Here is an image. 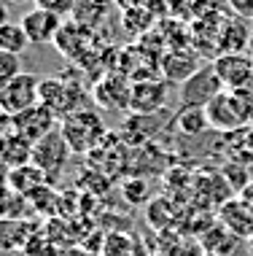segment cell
I'll return each instance as SVG.
<instances>
[{
  "instance_id": "obj_21",
  "label": "cell",
  "mask_w": 253,
  "mask_h": 256,
  "mask_svg": "<svg viewBox=\"0 0 253 256\" xmlns=\"http://www.w3.org/2000/svg\"><path fill=\"white\" fill-rule=\"evenodd\" d=\"M121 194H124V200H127L129 205L140 208V205L151 202V186H148L146 178L132 176V178H127V181H124V189H121Z\"/></svg>"
},
{
  "instance_id": "obj_15",
  "label": "cell",
  "mask_w": 253,
  "mask_h": 256,
  "mask_svg": "<svg viewBox=\"0 0 253 256\" xmlns=\"http://www.w3.org/2000/svg\"><path fill=\"white\" fill-rule=\"evenodd\" d=\"M251 24L243 16H229L224 27L218 30V54H229V52H245L251 49Z\"/></svg>"
},
{
  "instance_id": "obj_5",
  "label": "cell",
  "mask_w": 253,
  "mask_h": 256,
  "mask_svg": "<svg viewBox=\"0 0 253 256\" xmlns=\"http://www.w3.org/2000/svg\"><path fill=\"white\" fill-rule=\"evenodd\" d=\"M40 102V78L32 73H19L13 81H8L0 89V114L5 119L22 114V110L32 108Z\"/></svg>"
},
{
  "instance_id": "obj_18",
  "label": "cell",
  "mask_w": 253,
  "mask_h": 256,
  "mask_svg": "<svg viewBox=\"0 0 253 256\" xmlns=\"http://www.w3.org/2000/svg\"><path fill=\"white\" fill-rule=\"evenodd\" d=\"M49 184L46 181V176L40 172L32 162H27L22 164V168H13L8 172V189L11 192H16V194H30L32 197V192H38V189H43V186ZM51 186V184H49Z\"/></svg>"
},
{
  "instance_id": "obj_9",
  "label": "cell",
  "mask_w": 253,
  "mask_h": 256,
  "mask_svg": "<svg viewBox=\"0 0 253 256\" xmlns=\"http://www.w3.org/2000/svg\"><path fill=\"white\" fill-rule=\"evenodd\" d=\"M156 68H159V76L167 84L183 86L202 68V54L197 49H189V46L186 49H167L162 52V60Z\"/></svg>"
},
{
  "instance_id": "obj_6",
  "label": "cell",
  "mask_w": 253,
  "mask_h": 256,
  "mask_svg": "<svg viewBox=\"0 0 253 256\" xmlns=\"http://www.w3.org/2000/svg\"><path fill=\"white\" fill-rule=\"evenodd\" d=\"M173 122V116L159 110V114H129L124 122H121L119 138L124 140L127 148H138L146 146V143H154L156 138L165 132V127Z\"/></svg>"
},
{
  "instance_id": "obj_1",
  "label": "cell",
  "mask_w": 253,
  "mask_h": 256,
  "mask_svg": "<svg viewBox=\"0 0 253 256\" xmlns=\"http://www.w3.org/2000/svg\"><path fill=\"white\" fill-rule=\"evenodd\" d=\"M210 119V130L218 132H243L253 122V89L235 92V89H221L213 100L205 106Z\"/></svg>"
},
{
  "instance_id": "obj_23",
  "label": "cell",
  "mask_w": 253,
  "mask_h": 256,
  "mask_svg": "<svg viewBox=\"0 0 253 256\" xmlns=\"http://www.w3.org/2000/svg\"><path fill=\"white\" fill-rule=\"evenodd\" d=\"M221 172H224V178L229 181L232 192H243L245 186L251 184V178H248V168H243L240 162H229Z\"/></svg>"
},
{
  "instance_id": "obj_22",
  "label": "cell",
  "mask_w": 253,
  "mask_h": 256,
  "mask_svg": "<svg viewBox=\"0 0 253 256\" xmlns=\"http://www.w3.org/2000/svg\"><path fill=\"white\" fill-rule=\"evenodd\" d=\"M22 73V54L0 52V89Z\"/></svg>"
},
{
  "instance_id": "obj_10",
  "label": "cell",
  "mask_w": 253,
  "mask_h": 256,
  "mask_svg": "<svg viewBox=\"0 0 253 256\" xmlns=\"http://www.w3.org/2000/svg\"><path fill=\"white\" fill-rule=\"evenodd\" d=\"M178 89H181V106H202L205 108L224 89V84H221L213 65H202L186 84Z\"/></svg>"
},
{
  "instance_id": "obj_30",
  "label": "cell",
  "mask_w": 253,
  "mask_h": 256,
  "mask_svg": "<svg viewBox=\"0 0 253 256\" xmlns=\"http://www.w3.org/2000/svg\"><path fill=\"white\" fill-rule=\"evenodd\" d=\"M5 3H24V0H5Z\"/></svg>"
},
{
  "instance_id": "obj_16",
  "label": "cell",
  "mask_w": 253,
  "mask_h": 256,
  "mask_svg": "<svg viewBox=\"0 0 253 256\" xmlns=\"http://www.w3.org/2000/svg\"><path fill=\"white\" fill-rule=\"evenodd\" d=\"M32 240V221L0 216V251H22Z\"/></svg>"
},
{
  "instance_id": "obj_7",
  "label": "cell",
  "mask_w": 253,
  "mask_h": 256,
  "mask_svg": "<svg viewBox=\"0 0 253 256\" xmlns=\"http://www.w3.org/2000/svg\"><path fill=\"white\" fill-rule=\"evenodd\" d=\"M213 68H216L218 78H221L224 89H235V92L253 89V57L248 52L218 54L213 60Z\"/></svg>"
},
{
  "instance_id": "obj_25",
  "label": "cell",
  "mask_w": 253,
  "mask_h": 256,
  "mask_svg": "<svg viewBox=\"0 0 253 256\" xmlns=\"http://www.w3.org/2000/svg\"><path fill=\"white\" fill-rule=\"evenodd\" d=\"M227 6L235 16H243L248 22H253V0H227Z\"/></svg>"
},
{
  "instance_id": "obj_26",
  "label": "cell",
  "mask_w": 253,
  "mask_h": 256,
  "mask_svg": "<svg viewBox=\"0 0 253 256\" xmlns=\"http://www.w3.org/2000/svg\"><path fill=\"white\" fill-rule=\"evenodd\" d=\"M237 200H240V202L248 208V210H253V181L245 186L243 192H237Z\"/></svg>"
},
{
  "instance_id": "obj_19",
  "label": "cell",
  "mask_w": 253,
  "mask_h": 256,
  "mask_svg": "<svg viewBox=\"0 0 253 256\" xmlns=\"http://www.w3.org/2000/svg\"><path fill=\"white\" fill-rule=\"evenodd\" d=\"M0 159H3L5 164L13 170V168H22L32 159V143L24 140L22 135L11 132L3 138V146H0Z\"/></svg>"
},
{
  "instance_id": "obj_28",
  "label": "cell",
  "mask_w": 253,
  "mask_h": 256,
  "mask_svg": "<svg viewBox=\"0 0 253 256\" xmlns=\"http://www.w3.org/2000/svg\"><path fill=\"white\" fill-rule=\"evenodd\" d=\"M245 146H248V148H251V154H253V127L245 130Z\"/></svg>"
},
{
  "instance_id": "obj_14",
  "label": "cell",
  "mask_w": 253,
  "mask_h": 256,
  "mask_svg": "<svg viewBox=\"0 0 253 256\" xmlns=\"http://www.w3.org/2000/svg\"><path fill=\"white\" fill-rule=\"evenodd\" d=\"M218 221L227 226V232H232L240 240H253V210H248L237 197H232L229 202L221 205L218 210Z\"/></svg>"
},
{
  "instance_id": "obj_17",
  "label": "cell",
  "mask_w": 253,
  "mask_h": 256,
  "mask_svg": "<svg viewBox=\"0 0 253 256\" xmlns=\"http://www.w3.org/2000/svg\"><path fill=\"white\" fill-rule=\"evenodd\" d=\"M173 127L181 135H189V138L205 135L210 130L208 110H205L202 106H181V108H178V114L173 116Z\"/></svg>"
},
{
  "instance_id": "obj_2",
  "label": "cell",
  "mask_w": 253,
  "mask_h": 256,
  "mask_svg": "<svg viewBox=\"0 0 253 256\" xmlns=\"http://www.w3.org/2000/svg\"><path fill=\"white\" fill-rule=\"evenodd\" d=\"M59 132L65 135L67 146L73 154H92L94 148L105 140L108 127L102 122V116L92 108H81L76 114L65 116L59 122Z\"/></svg>"
},
{
  "instance_id": "obj_13",
  "label": "cell",
  "mask_w": 253,
  "mask_h": 256,
  "mask_svg": "<svg viewBox=\"0 0 253 256\" xmlns=\"http://www.w3.org/2000/svg\"><path fill=\"white\" fill-rule=\"evenodd\" d=\"M19 22H22L27 38H30V44H54L57 36H59V30H62V24H65L59 14H51L46 8L27 11Z\"/></svg>"
},
{
  "instance_id": "obj_4",
  "label": "cell",
  "mask_w": 253,
  "mask_h": 256,
  "mask_svg": "<svg viewBox=\"0 0 253 256\" xmlns=\"http://www.w3.org/2000/svg\"><path fill=\"white\" fill-rule=\"evenodd\" d=\"M70 146H67L65 135L59 132V130H54L43 138V140H38L35 146H32V159L30 162L35 164V168L46 176V181L54 184L59 176H62V170L67 168V162H70Z\"/></svg>"
},
{
  "instance_id": "obj_12",
  "label": "cell",
  "mask_w": 253,
  "mask_h": 256,
  "mask_svg": "<svg viewBox=\"0 0 253 256\" xmlns=\"http://www.w3.org/2000/svg\"><path fill=\"white\" fill-rule=\"evenodd\" d=\"M129 94H132V81L124 73H108L105 78H100L94 84L92 98L100 108L105 110H119L129 108Z\"/></svg>"
},
{
  "instance_id": "obj_31",
  "label": "cell",
  "mask_w": 253,
  "mask_h": 256,
  "mask_svg": "<svg viewBox=\"0 0 253 256\" xmlns=\"http://www.w3.org/2000/svg\"><path fill=\"white\" fill-rule=\"evenodd\" d=\"M248 54H251V57H253V40H251V52H248Z\"/></svg>"
},
{
  "instance_id": "obj_29",
  "label": "cell",
  "mask_w": 253,
  "mask_h": 256,
  "mask_svg": "<svg viewBox=\"0 0 253 256\" xmlns=\"http://www.w3.org/2000/svg\"><path fill=\"white\" fill-rule=\"evenodd\" d=\"M8 22V8H5V0H0V24Z\"/></svg>"
},
{
  "instance_id": "obj_11",
  "label": "cell",
  "mask_w": 253,
  "mask_h": 256,
  "mask_svg": "<svg viewBox=\"0 0 253 256\" xmlns=\"http://www.w3.org/2000/svg\"><path fill=\"white\" fill-rule=\"evenodd\" d=\"M167 106V81L165 78H143L132 81L129 110L132 114H159Z\"/></svg>"
},
{
  "instance_id": "obj_24",
  "label": "cell",
  "mask_w": 253,
  "mask_h": 256,
  "mask_svg": "<svg viewBox=\"0 0 253 256\" xmlns=\"http://www.w3.org/2000/svg\"><path fill=\"white\" fill-rule=\"evenodd\" d=\"M78 0H35V8H46L51 14H59V16H67V14L76 11Z\"/></svg>"
},
{
  "instance_id": "obj_3",
  "label": "cell",
  "mask_w": 253,
  "mask_h": 256,
  "mask_svg": "<svg viewBox=\"0 0 253 256\" xmlns=\"http://www.w3.org/2000/svg\"><path fill=\"white\" fill-rule=\"evenodd\" d=\"M84 86L81 81H73L67 76H49V78H40V102L46 108H51L57 114V119L62 122L65 116L76 114L84 106Z\"/></svg>"
},
{
  "instance_id": "obj_20",
  "label": "cell",
  "mask_w": 253,
  "mask_h": 256,
  "mask_svg": "<svg viewBox=\"0 0 253 256\" xmlns=\"http://www.w3.org/2000/svg\"><path fill=\"white\" fill-rule=\"evenodd\" d=\"M30 46L22 22H3L0 24V52H11V54H22Z\"/></svg>"
},
{
  "instance_id": "obj_27",
  "label": "cell",
  "mask_w": 253,
  "mask_h": 256,
  "mask_svg": "<svg viewBox=\"0 0 253 256\" xmlns=\"http://www.w3.org/2000/svg\"><path fill=\"white\" fill-rule=\"evenodd\" d=\"M8 194H11L8 184H0V216H3V208H5V202H8Z\"/></svg>"
},
{
  "instance_id": "obj_8",
  "label": "cell",
  "mask_w": 253,
  "mask_h": 256,
  "mask_svg": "<svg viewBox=\"0 0 253 256\" xmlns=\"http://www.w3.org/2000/svg\"><path fill=\"white\" fill-rule=\"evenodd\" d=\"M57 122H59L57 114H54L51 108H46L43 102H38V106L11 116V132L22 135L24 140H30L32 146H35L38 140H43L49 132L57 130Z\"/></svg>"
}]
</instances>
